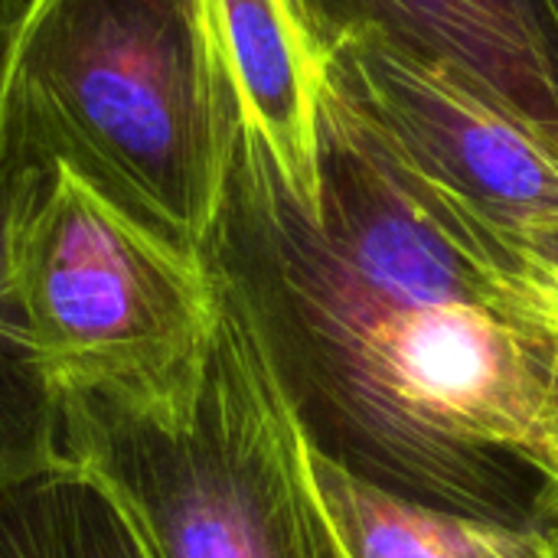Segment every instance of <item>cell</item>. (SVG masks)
I'll use <instances>...</instances> for the list:
<instances>
[{"instance_id":"1","label":"cell","mask_w":558,"mask_h":558,"mask_svg":"<svg viewBox=\"0 0 558 558\" xmlns=\"http://www.w3.org/2000/svg\"><path fill=\"white\" fill-rule=\"evenodd\" d=\"M203 262L307 445L418 507L533 526L558 487V330L320 92V196L232 111Z\"/></svg>"},{"instance_id":"2","label":"cell","mask_w":558,"mask_h":558,"mask_svg":"<svg viewBox=\"0 0 558 558\" xmlns=\"http://www.w3.org/2000/svg\"><path fill=\"white\" fill-rule=\"evenodd\" d=\"M232 98L199 0H29L0 39V157L69 170L203 255Z\"/></svg>"},{"instance_id":"3","label":"cell","mask_w":558,"mask_h":558,"mask_svg":"<svg viewBox=\"0 0 558 558\" xmlns=\"http://www.w3.org/2000/svg\"><path fill=\"white\" fill-rule=\"evenodd\" d=\"M59 428L62 464L114 497L150 558H347L307 438L226 304L186 409L62 396Z\"/></svg>"},{"instance_id":"4","label":"cell","mask_w":558,"mask_h":558,"mask_svg":"<svg viewBox=\"0 0 558 558\" xmlns=\"http://www.w3.org/2000/svg\"><path fill=\"white\" fill-rule=\"evenodd\" d=\"M16 294L56 392L137 412L186 409L222 320L203 255L46 170L16 239Z\"/></svg>"},{"instance_id":"5","label":"cell","mask_w":558,"mask_h":558,"mask_svg":"<svg viewBox=\"0 0 558 558\" xmlns=\"http://www.w3.org/2000/svg\"><path fill=\"white\" fill-rule=\"evenodd\" d=\"M324 85L412 196L517 281L558 265V134L458 65L376 33L324 49Z\"/></svg>"},{"instance_id":"6","label":"cell","mask_w":558,"mask_h":558,"mask_svg":"<svg viewBox=\"0 0 558 558\" xmlns=\"http://www.w3.org/2000/svg\"><path fill=\"white\" fill-rule=\"evenodd\" d=\"M324 56L343 36L376 33L445 59L558 134V62L533 0H291Z\"/></svg>"},{"instance_id":"7","label":"cell","mask_w":558,"mask_h":558,"mask_svg":"<svg viewBox=\"0 0 558 558\" xmlns=\"http://www.w3.org/2000/svg\"><path fill=\"white\" fill-rule=\"evenodd\" d=\"M209 52L245 124L284 186L317 206L324 59L291 0H199Z\"/></svg>"},{"instance_id":"8","label":"cell","mask_w":558,"mask_h":558,"mask_svg":"<svg viewBox=\"0 0 558 558\" xmlns=\"http://www.w3.org/2000/svg\"><path fill=\"white\" fill-rule=\"evenodd\" d=\"M307 461L347 558H558L536 526L418 507L353 477L311 445Z\"/></svg>"},{"instance_id":"9","label":"cell","mask_w":558,"mask_h":558,"mask_svg":"<svg viewBox=\"0 0 558 558\" xmlns=\"http://www.w3.org/2000/svg\"><path fill=\"white\" fill-rule=\"evenodd\" d=\"M43 170L0 157V490L62 464L59 399L36 360L16 294V239Z\"/></svg>"},{"instance_id":"10","label":"cell","mask_w":558,"mask_h":558,"mask_svg":"<svg viewBox=\"0 0 558 558\" xmlns=\"http://www.w3.org/2000/svg\"><path fill=\"white\" fill-rule=\"evenodd\" d=\"M0 558H150L114 497L59 464L0 490Z\"/></svg>"},{"instance_id":"11","label":"cell","mask_w":558,"mask_h":558,"mask_svg":"<svg viewBox=\"0 0 558 558\" xmlns=\"http://www.w3.org/2000/svg\"><path fill=\"white\" fill-rule=\"evenodd\" d=\"M536 530L546 536V543L553 546V553L558 556V487H549V490L539 497V507H536Z\"/></svg>"},{"instance_id":"12","label":"cell","mask_w":558,"mask_h":558,"mask_svg":"<svg viewBox=\"0 0 558 558\" xmlns=\"http://www.w3.org/2000/svg\"><path fill=\"white\" fill-rule=\"evenodd\" d=\"M533 7H536V16L543 23V33H546L558 62V0H533Z\"/></svg>"},{"instance_id":"13","label":"cell","mask_w":558,"mask_h":558,"mask_svg":"<svg viewBox=\"0 0 558 558\" xmlns=\"http://www.w3.org/2000/svg\"><path fill=\"white\" fill-rule=\"evenodd\" d=\"M26 3L29 0H0V39L13 29V23L20 20V13H23Z\"/></svg>"}]
</instances>
